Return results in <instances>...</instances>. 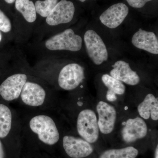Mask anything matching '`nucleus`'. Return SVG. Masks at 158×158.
Listing matches in <instances>:
<instances>
[{
    "label": "nucleus",
    "mask_w": 158,
    "mask_h": 158,
    "mask_svg": "<svg viewBox=\"0 0 158 158\" xmlns=\"http://www.w3.org/2000/svg\"><path fill=\"white\" fill-rule=\"evenodd\" d=\"M31 70L34 75L51 87L71 91L80 86L85 79L84 67L76 62H69L59 67L57 58L38 59Z\"/></svg>",
    "instance_id": "obj_1"
},
{
    "label": "nucleus",
    "mask_w": 158,
    "mask_h": 158,
    "mask_svg": "<svg viewBox=\"0 0 158 158\" xmlns=\"http://www.w3.org/2000/svg\"><path fill=\"white\" fill-rule=\"evenodd\" d=\"M83 39L74 30L68 28L41 40L23 46L38 59L56 58L62 52H77L82 48Z\"/></svg>",
    "instance_id": "obj_2"
},
{
    "label": "nucleus",
    "mask_w": 158,
    "mask_h": 158,
    "mask_svg": "<svg viewBox=\"0 0 158 158\" xmlns=\"http://www.w3.org/2000/svg\"><path fill=\"white\" fill-rule=\"evenodd\" d=\"M52 110H29L22 120V134L31 135L45 145L56 144L61 133Z\"/></svg>",
    "instance_id": "obj_3"
},
{
    "label": "nucleus",
    "mask_w": 158,
    "mask_h": 158,
    "mask_svg": "<svg viewBox=\"0 0 158 158\" xmlns=\"http://www.w3.org/2000/svg\"><path fill=\"white\" fill-rule=\"evenodd\" d=\"M52 93L51 86L32 72L17 102L29 110H52Z\"/></svg>",
    "instance_id": "obj_4"
},
{
    "label": "nucleus",
    "mask_w": 158,
    "mask_h": 158,
    "mask_svg": "<svg viewBox=\"0 0 158 158\" xmlns=\"http://www.w3.org/2000/svg\"><path fill=\"white\" fill-rule=\"evenodd\" d=\"M75 11V6L72 2L59 1L48 15L37 25L30 42L41 40L59 33L61 26L73 21Z\"/></svg>",
    "instance_id": "obj_5"
},
{
    "label": "nucleus",
    "mask_w": 158,
    "mask_h": 158,
    "mask_svg": "<svg viewBox=\"0 0 158 158\" xmlns=\"http://www.w3.org/2000/svg\"><path fill=\"white\" fill-rule=\"evenodd\" d=\"M14 5L15 44L22 47L31 41L39 18L33 0H15Z\"/></svg>",
    "instance_id": "obj_6"
},
{
    "label": "nucleus",
    "mask_w": 158,
    "mask_h": 158,
    "mask_svg": "<svg viewBox=\"0 0 158 158\" xmlns=\"http://www.w3.org/2000/svg\"><path fill=\"white\" fill-rule=\"evenodd\" d=\"M31 73V66L22 52L10 67L9 74L0 84L1 98L7 102H17Z\"/></svg>",
    "instance_id": "obj_7"
},
{
    "label": "nucleus",
    "mask_w": 158,
    "mask_h": 158,
    "mask_svg": "<svg viewBox=\"0 0 158 158\" xmlns=\"http://www.w3.org/2000/svg\"><path fill=\"white\" fill-rule=\"evenodd\" d=\"M76 128L79 135L85 141L90 144L96 142L100 131L95 112L88 109L80 111L77 116Z\"/></svg>",
    "instance_id": "obj_8"
},
{
    "label": "nucleus",
    "mask_w": 158,
    "mask_h": 158,
    "mask_svg": "<svg viewBox=\"0 0 158 158\" xmlns=\"http://www.w3.org/2000/svg\"><path fill=\"white\" fill-rule=\"evenodd\" d=\"M86 52L88 57L96 65L107 61V49L101 37L93 30H88L84 37Z\"/></svg>",
    "instance_id": "obj_9"
},
{
    "label": "nucleus",
    "mask_w": 158,
    "mask_h": 158,
    "mask_svg": "<svg viewBox=\"0 0 158 158\" xmlns=\"http://www.w3.org/2000/svg\"><path fill=\"white\" fill-rule=\"evenodd\" d=\"M62 146L66 154L72 158H84L93 152L90 143L81 138L65 135L62 139Z\"/></svg>",
    "instance_id": "obj_10"
},
{
    "label": "nucleus",
    "mask_w": 158,
    "mask_h": 158,
    "mask_svg": "<svg viewBox=\"0 0 158 158\" xmlns=\"http://www.w3.org/2000/svg\"><path fill=\"white\" fill-rule=\"evenodd\" d=\"M96 110L100 131L103 135H109L113 132L117 118L115 108L106 102L100 101L97 105Z\"/></svg>",
    "instance_id": "obj_11"
},
{
    "label": "nucleus",
    "mask_w": 158,
    "mask_h": 158,
    "mask_svg": "<svg viewBox=\"0 0 158 158\" xmlns=\"http://www.w3.org/2000/svg\"><path fill=\"white\" fill-rule=\"evenodd\" d=\"M148 127L144 119L141 117L128 118L122 129V138L125 142L133 143L146 137Z\"/></svg>",
    "instance_id": "obj_12"
},
{
    "label": "nucleus",
    "mask_w": 158,
    "mask_h": 158,
    "mask_svg": "<svg viewBox=\"0 0 158 158\" xmlns=\"http://www.w3.org/2000/svg\"><path fill=\"white\" fill-rule=\"evenodd\" d=\"M129 13V8L125 4L118 3L109 7L100 16L103 24L109 28H116L121 24Z\"/></svg>",
    "instance_id": "obj_13"
},
{
    "label": "nucleus",
    "mask_w": 158,
    "mask_h": 158,
    "mask_svg": "<svg viewBox=\"0 0 158 158\" xmlns=\"http://www.w3.org/2000/svg\"><path fill=\"white\" fill-rule=\"evenodd\" d=\"M110 76L127 85L135 86L139 84L140 77L137 72L131 69L129 64L125 61L119 60L113 65Z\"/></svg>",
    "instance_id": "obj_14"
},
{
    "label": "nucleus",
    "mask_w": 158,
    "mask_h": 158,
    "mask_svg": "<svg viewBox=\"0 0 158 158\" xmlns=\"http://www.w3.org/2000/svg\"><path fill=\"white\" fill-rule=\"evenodd\" d=\"M131 42L137 48L158 55V38L153 32L140 29L133 35Z\"/></svg>",
    "instance_id": "obj_15"
},
{
    "label": "nucleus",
    "mask_w": 158,
    "mask_h": 158,
    "mask_svg": "<svg viewBox=\"0 0 158 158\" xmlns=\"http://www.w3.org/2000/svg\"><path fill=\"white\" fill-rule=\"evenodd\" d=\"M138 111L140 117L144 119L151 118L153 121H158V98L152 94H148L138 105Z\"/></svg>",
    "instance_id": "obj_16"
},
{
    "label": "nucleus",
    "mask_w": 158,
    "mask_h": 158,
    "mask_svg": "<svg viewBox=\"0 0 158 158\" xmlns=\"http://www.w3.org/2000/svg\"><path fill=\"white\" fill-rule=\"evenodd\" d=\"M102 81L108 88L107 91V100L109 102H114L117 100L116 95H121L125 92V86L122 82L106 74L102 77Z\"/></svg>",
    "instance_id": "obj_17"
},
{
    "label": "nucleus",
    "mask_w": 158,
    "mask_h": 158,
    "mask_svg": "<svg viewBox=\"0 0 158 158\" xmlns=\"http://www.w3.org/2000/svg\"><path fill=\"white\" fill-rule=\"evenodd\" d=\"M0 31L6 34L11 40L15 43L16 34L15 28L13 15L9 16L0 9Z\"/></svg>",
    "instance_id": "obj_18"
},
{
    "label": "nucleus",
    "mask_w": 158,
    "mask_h": 158,
    "mask_svg": "<svg viewBox=\"0 0 158 158\" xmlns=\"http://www.w3.org/2000/svg\"><path fill=\"white\" fill-rule=\"evenodd\" d=\"M138 151L132 146L119 149L107 150L102 153L99 158H136Z\"/></svg>",
    "instance_id": "obj_19"
},
{
    "label": "nucleus",
    "mask_w": 158,
    "mask_h": 158,
    "mask_svg": "<svg viewBox=\"0 0 158 158\" xmlns=\"http://www.w3.org/2000/svg\"><path fill=\"white\" fill-rule=\"evenodd\" d=\"M59 1V0H35L33 1L39 18L38 24L48 15Z\"/></svg>",
    "instance_id": "obj_20"
},
{
    "label": "nucleus",
    "mask_w": 158,
    "mask_h": 158,
    "mask_svg": "<svg viewBox=\"0 0 158 158\" xmlns=\"http://www.w3.org/2000/svg\"><path fill=\"white\" fill-rule=\"evenodd\" d=\"M128 4L134 8H141L148 2L152 0H126Z\"/></svg>",
    "instance_id": "obj_21"
},
{
    "label": "nucleus",
    "mask_w": 158,
    "mask_h": 158,
    "mask_svg": "<svg viewBox=\"0 0 158 158\" xmlns=\"http://www.w3.org/2000/svg\"><path fill=\"white\" fill-rule=\"evenodd\" d=\"M5 158V153L4 151L2 143L0 139V158Z\"/></svg>",
    "instance_id": "obj_22"
},
{
    "label": "nucleus",
    "mask_w": 158,
    "mask_h": 158,
    "mask_svg": "<svg viewBox=\"0 0 158 158\" xmlns=\"http://www.w3.org/2000/svg\"><path fill=\"white\" fill-rule=\"evenodd\" d=\"M4 2L9 5H12L14 4L15 0H4Z\"/></svg>",
    "instance_id": "obj_23"
},
{
    "label": "nucleus",
    "mask_w": 158,
    "mask_h": 158,
    "mask_svg": "<svg viewBox=\"0 0 158 158\" xmlns=\"http://www.w3.org/2000/svg\"><path fill=\"white\" fill-rule=\"evenodd\" d=\"M3 38H4V37H3V34L0 31V44H1V43L2 41Z\"/></svg>",
    "instance_id": "obj_24"
},
{
    "label": "nucleus",
    "mask_w": 158,
    "mask_h": 158,
    "mask_svg": "<svg viewBox=\"0 0 158 158\" xmlns=\"http://www.w3.org/2000/svg\"><path fill=\"white\" fill-rule=\"evenodd\" d=\"M155 158H158V145H157L156 150Z\"/></svg>",
    "instance_id": "obj_25"
},
{
    "label": "nucleus",
    "mask_w": 158,
    "mask_h": 158,
    "mask_svg": "<svg viewBox=\"0 0 158 158\" xmlns=\"http://www.w3.org/2000/svg\"><path fill=\"white\" fill-rule=\"evenodd\" d=\"M79 2H84L85 1H87V0H78Z\"/></svg>",
    "instance_id": "obj_26"
}]
</instances>
